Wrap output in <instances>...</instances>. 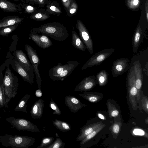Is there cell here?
<instances>
[{
  "instance_id": "74e56055",
  "label": "cell",
  "mask_w": 148,
  "mask_h": 148,
  "mask_svg": "<svg viewBox=\"0 0 148 148\" xmlns=\"http://www.w3.org/2000/svg\"><path fill=\"white\" fill-rule=\"evenodd\" d=\"M24 8L26 12L32 14L36 12L39 10L38 8L29 5H26L24 7Z\"/></svg>"
},
{
  "instance_id": "7dc6e473",
  "label": "cell",
  "mask_w": 148,
  "mask_h": 148,
  "mask_svg": "<svg viewBox=\"0 0 148 148\" xmlns=\"http://www.w3.org/2000/svg\"><path fill=\"white\" fill-rule=\"evenodd\" d=\"M35 94L36 97H40L42 96V94L41 89H38L36 90Z\"/></svg>"
},
{
  "instance_id": "ee69618b",
  "label": "cell",
  "mask_w": 148,
  "mask_h": 148,
  "mask_svg": "<svg viewBox=\"0 0 148 148\" xmlns=\"http://www.w3.org/2000/svg\"><path fill=\"white\" fill-rule=\"evenodd\" d=\"M119 111L115 109H112L110 111V113L112 117H115L118 116L119 114Z\"/></svg>"
},
{
  "instance_id": "9a60e30c",
  "label": "cell",
  "mask_w": 148,
  "mask_h": 148,
  "mask_svg": "<svg viewBox=\"0 0 148 148\" xmlns=\"http://www.w3.org/2000/svg\"><path fill=\"white\" fill-rule=\"evenodd\" d=\"M45 101L42 99L37 100L32 106L30 114L32 118L34 119L40 118L42 116Z\"/></svg>"
},
{
  "instance_id": "c3c4849f",
  "label": "cell",
  "mask_w": 148,
  "mask_h": 148,
  "mask_svg": "<svg viewBox=\"0 0 148 148\" xmlns=\"http://www.w3.org/2000/svg\"><path fill=\"white\" fill-rule=\"evenodd\" d=\"M98 116L99 118L101 119L104 120L105 119L104 116L102 114L100 113H99L98 114Z\"/></svg>"
},
{
  "instance_id": "e575fe53",
  "label": "cell",
  "mask_w": 148,
  "mask_h": 148,
  "mask_svg": "<svg viewBox=\"0 0 148 148\" xmlns=\"http://www.w3.org/2000/svg\"><path fill=\"white\" fill-rule=\"evenodd\" d=\"M49 106L53 110V114H56L60 115L61 114V112L60 108L53 101L52 97H51L50 101Z\"/></svg>"
},
{
  "instance_id": "ba28073f",
  "label": "cell",
  "mask_w": 148,
  "mask_h": 148,
  "mask_svg": "<svg viewBox=\"0 0 148 148\" xmlns=\"http://www.w3.org/2000/svg\"><path fill=\"white\" fill-rule=\"evenodd\" d=\"M80 38L91 54L94 52L93 45L90 35L83 22L78 19L76 24Z\"/></svg>"
},
{
  "instance_id": "8992f818",
  "label": "cell",
  "mask_w": 148,
  "mask_h": 148,
  "mask_svg": "<svg viewBox=\"0 0 148 148\" xmlns=\"http://www.w3.org/2000/svg\"><path fill=\"white\" fill-rule=\"evenodd\" d=\"M25 49L35 74L38 88L39 89H41L42 79L38 68V65L40 64L38 56L36 50L34 49L30 45L26 44Z\"/></svg>"
},
{
  "instance_id": "5bb4252c",
  "label": "cell",
  "mask_w": 148,
  "mask_h": 148,
  "mask_svg": "<svg viewBox=\"0 0 148 148\" xmlns=\"http://www.w3.org/2000/svg\"><path fill=\"white\" fill-rule=\"evenodd\" d=\"M16 57L21 64V65L28 73L29 75L34 78V71L30 62L28 60L26 55L20 49L16 51Z\"/></svg>"
},
{
  "instance_id": "ab89813d",
  "label": "cell",
  "mask_w": 148,
  "mask_h": 148,
  "mask_svg": "<svg viewBox=\"0 0 148 148\" xmlns=\"http://www.w3.org/2000/svg\"><path fill=\"white\" fill-rule=\"evenodd\" d=\"M142 106L143 109L147 113L148 112V99L147 97H143L141 101Z\"/></svg>"
},
{
  "instance_id": "8fae6325",
  "label": "cell",
  "mask_w": 148,
  "mask_h": 148,
  "mask_svg": "<svg viewBox=\"0 0 148 148\" xmlns=\"http://www.w3.org/2000/svg\"><path fill=\"white\" fill-rule=\"evenodd\" d=\"M133 66L135 77V84L137 89L136 97L137 101H138L140 99V92L143 78L142 67L140 63L138 60L134 63Z\"/></svg>"
},
{
  "instance_id": "836d02e7",
  "label": "cell",
  "mask_w": 148,
  "mask_h": 148,
  "mask_svg": "<svg viewBox=\"0 0 148 148\" xmlns=\"http://www.w3.org/2000/svg\"><path fill=\"white\" fill-rule=\"evenodd\" d=\"M18 24L0 28V35L3 36H7L14 30L17 27Z\"/></svg>"
},
{
  "instance_id": "cb8c5ba5",
  "label": "cell",
  "mask_w": 148,
  "mask_h": 148,
  "mask_svg": "<svg viewBox=\"0 0 148 148\" xmlns=\"http://www.w3.org/2000/svg\"><path fill=\"white\" fill-rule=\"evenodd\" d=\"M72 45L75 48L82 51H85L86 47L83 42L76 32L73 30L71 32Z\"/></svg>"
},
{
  "instance_id": "83f0119b",
  "label": "cell",
  "mask_w": 148,
  "mask_h": 148,
  "mask_svg": "<svg viewBox=\"0 0 148 148\" xmlns=\"http://www.w3.org/2000/svg\"><path fill=\"white\" fill-rule=\"evenodd\" d=\"M52 121L55 127L61 132H66L71 130V126L67 122L57 119Z\"/></svg>"
},
{
  "instance_id": "4dcf8cb0",
  "label": "cell",
  "mask_w": 148,
  "mask_h": 148,
  "mask_svg": "<svg viewBox=\"0 0 148 148\" xmlns=\"http://www.w3.org/2000/svg\"><path fill=\"white\" fill-rule=\"evenodd\" d=\"M142 0H126L125 2L127 7L133 11H137L142 4Z\"/></svg>"
},
{
  "instance_id": "f35d334b",
  "label": "cell",
  "mask_w": 148,
  "mask_h": 148,
  "mask_svg": "<svg viewBox=\"0 0 148 148\" xmlns=\"http://www.w3.org/2000/svg\"><path fill=\"white\" fill-rule=\"evenodd\" d=\"M75 0H61L62 5L66 12Z\"/></svg>"
},
{
  "instance_id": "f1b7e54d",
  "label": "cell",
  "mask_w": 148,
  "mask_h": 148,
  "mask_svg": "<svg viewBox=\"0 0 148 148\" xmlns=\"http://www.w3.org/2000/svg\"><path fill=\"white\" fill-rule=\"evenodd\" d=\"M108 75L105 70H102L97 75L96 79L99 85L103 86L106 84L107 83Z\"/></svg>"
},
{
  "instance_id": "5b68a950",
  "label": "cell",
  "mask_w": 148,
  "mask_h": 148,
  "mask_svg": "<svg viewBox=\"0 0 148 148\" xmlns=\"http://www.w3.org/2000/svg\"><path fill=\"white\" fill-rule=\"evenodd\" d=\"M128 97L129 101L134 110L138 108L136 97L137 94V89L135 84V79L133 66L131 67L129 71L127 77Z\"/></svg>"
},
{
  "instance_id": "ac0fdd59",
  "label": "cell",
  "mask_w": 148,
  "mask_h": 148,
  "mask_svg": "<svg viewBox=\"0 0 148 148\" xmlns=\"http://www.w3.org/2000/svg\"><path fill=\"white\" fill-rule=\"evenodd\" d=\"M68 61L69 64L67 66L60 75L53 79V81H56L59 80L63 81L65 78L71 74L72 72L79 64V63L76 60H71Z\"/></svg>"
},
{
  "instance_id": "7402d4cb",
  "label": "cell",
  "mask_w": 148,
  "mask_h": 148,
  "mask_svg": "<svg viewBox=\"0 0 148 148\" xmlns=\"http://www.w3.org/2000/svg\"><path fill=\"white\" fill-rule=\"evenodd\" d=\"M69 64L68 61L67 63L62 65L60 62L50 69L49 72V78L52 80L56 77L58 76L63 71L64 69Z\"/></svg>"
},
{
  "instance_id": "e0dca14e",
  "label": "cell",
  "mask_w": 148,
  "mask_h": 148,
  "mask_svg": "<svg viewBox=\"0 0 148 148\" xmlns=\"http://www.w3.org/2000/svg\"><path fill=\"white\" fill-rule=\"evenodd\" d=\"M103 124L102 122H99L92 124H87L83 126L80 129L79 134L76 138V141H80L94 130Z\"/></svg>"
},
{
  "instance_id": "1f68e13d",
  "label": "cell",
  "mask_w": 148,
  "mask_h": 148,
  "mask_svg": "<svg viewBox=\"0 0 148 148\" xmlns=\"http://www.w3.org/2000/svg\"><path fill=\"white\" fill-rule=\"evenodd\" d=\"M79 96L91 102H95L100 99V97L94 95L92 92H85L79 94Z\"/></svg>"
},
{
  "instance_id": "4316f807",
  "label": "cell",
  "mask_w": 148,
  "mask_h": 148,
  "mask_svg": "<svg viewBox=\"0 0 148 148\" xmlns=\"http://www.w3.org/2000/svg\"><path fill=\"white\" fill-rule=\"evenodd\" d=\"M50 17L49 15L46 13L45 10L41 8L36 12L32 14L30 18L37 21H41L47 19Z\"/></svg>"
},
{
  "instance_id": "9c48e42d",
  "label": "cell",
  "mask_w": 148,
  "mask_h": 148,
  "mask_svg": "<svg viewBox=\"0 0 148 148\" xmlns=\"http://www.w3.org/2000/svg\"><path fill=\"white\" fill-rule=\"evenodd\" d=\"M129 62V59L126 58H121L114 61L111 69L113 76L115 77L127 72Z\"/></svg>"
},
{
  "instance_id": "7c38bea8",
  "label": "cell",
  "mask_w": 148,
  "mask_h": 148,
  "mask_svg": "<svg viewBox=\"0 0 148 148\" xmlns=\"http://www.w3.org/2000/svg\"><path fill=\"white\" fill-rule=\"evenodd\" d=\"M97 83L96 77L91 75L85 78L76 86L74 90L76 92L86 91L92 89Z\"/></svg>"
},
{
  "instance_id": "52a82bcc",
  "label": "cell",
  "mask_w": 148,
  "mask_h": 148,
  "mask_svg": "<svg viewBox=\"0 0 148 148\" xmlns=\"http://www.w3.org/2000/svg\"><path fill=\"white\" fill-rule=\"evenodd\" d=\"M114 51V49H106L96 53L83 65L82 69H85L101 64L110 56Z\"/></svg>"
},
{
  "instance_id": "d590c367",
  "label": "cell",
  "mask_w": 148,
  "mask_h": 148,
  "mask_svg": "<svg viewBox=\"0 0 148 148\" xmlns=\"http://www.w3.org/2000/svg\"><path fill=\"white\" fill-rule=\"evenodd\" d=\"M65 143L60 138H58L47 148H64Z\"/></svg>"
},
{
  "instance_id": "8d00e7d4",
  "label": "cell",
  "mask_w": 148,
  "mask_h": 148,
  "mask_svg": "<svg viewBox=\"0 0 148 148\" xmlns=\"http://www.w3.org/2000/svg\"><path fill=\"white\" fill-rule=\"evenodd\" d=\"M78 9V5L75 0L66 12L67 15L69 16H72L75 14Z\"/></svg>"
},
{
  "instance_id": "d4e9b609",
  "label": "cell",
  "mask_w": 148,
  "mask_h": 148,
  "mask_svg": "<svg viewBox=\"0 0 148 148\" xmlns=\"http://www.w3.org/2000/svg\"><path fill=\"white\" fill-rule=\"evenodd\" d=\"M0 73V108L9 107L5 99L3 74Z\"/></svg>"
},
{
  "instance_id": "3957f363",
  "label": "cell",
  "mask_w": 148,
  "mask_h": 148,
  "mask_svg": "<svg viewBox=\"0 0 148 148\" xmlns=\"http://www.w3.org/2000/svg\"><path fill=\"white\" fill-rule=\"evenodd\" d=\"M3 84L6 101L8 104L11 99L14 97L17 94L18 87L17 77L14 75L8 68L5 71Z\"/></svg>"
},
{
  "instance_id": "7a4b0ae2",
  "label": "cell",
  "mask_w": 148,
  "mask_h": 148,
  "mask_svg": "<svg viewBox=\"0 0 148 148\" xmlns=\"http://www.w3.org/2000/svg\"><path fill=\"white\" fill-rule=\"evenodd\" d=\"M36 138L31 137L6 134L0 136V142L5 147L28 148L33 145Z\"/></svg>"
},
{
  "instance_id": "2e32d148",
  "label": "cell",
  "mask_w": 148,
  "mask_h": 148,
  "mask_svg": "<svg viewBox=\"0 0 148 148\" xmlns=\"http://www.w3.org/2000/svg\"><path fill=\"white\" fill-rule=\"evenodd\" d=\"M144 30H143L140 25H138L136 28L132 38V50L136 53L141 43L144 35Z\"/></svg>"
},
{
  "instance_id": "bcb514c9",
  "label": "cell",
  "mask_w": 148,
  "mask_h": 148,
  "mask_svg": "<svg viewBox=\"0 0 148 148\" xmlns=\"http://www.w3.org/2000/svg\"><path fill=\"white\" fill-rule=\"evenodd\" d=\"M145 10L146 13V17L147 21H148V0H146L145 3Z\"/></svg>"
},
{
  "instance_id": "f6af8a7d",
  "label": "cell",
  "mask_w": 148,
  "mask_h": 148,
  "mask_svg": "<svg viewBox=\"0 0 148 148\" xmlns=\"http://www.w3.org/2000/svg\"><path fill=\"white\" fill-rule=\"evenodd\" d=\"M26 3L32 5H38V0H24Z\"/></svg>"
},
{
  "instance_id": "6da1fadb",
  "label": "cell",
  "mask_w": 148,
  "mask_h": 148,
  "mask_svg": "<svg viewBox=\"0 0 148 148\" xmlns=\"http://www.w3.org/2000/svg\"><path fill=\"white\" fill-rule=\"evenodd\" d=\"M31 30L49 36L59 41L66 40L69 35L66 28L62 23L58 22L47 23Z\"/></svg>"
},
{
  "instance_id": "484cf974",
  "label": "cell",
  "mask_w": 148,
  "mask_h": 148,
  "mask_svg": "<svg viewBox=\"0 0 148 148\" xmlns=\"http://www.w3.org/2000/svg\"><path fill=\"white\" fill-rule=\"evenodd\" d=\"M30 97V95L28 94L25 95L16 106L14 110L16 112H21L27 113V103Z\"/></svg>"
},
{
  "instance_id": "ffe728a7",
  "label": "cell",
  "mask_w": 148,
  "mask_h": 148,
  "mask_svg": "<svg viewBox=\"0 0 148 148\" xmlns=\"http://www.w3.org/2000/svg\"><path fill=\"white\" fill-rule=\"evenodd\" d=\"M21 4H16L7 0H0V8L5 11L21 12Z\"/></svg>"
},
{
  "instance_id": "277c9868",
  "label": "cell",
  "mask_w": 148,
  "mask_h": 148,
  "mask_svg": "<svg viewBox=\"0 0 148 148\" xmlns=\"http://www.w3.org/2000/svg\"><path fill=\"white\" fill-rule=\"evenodd\" d=\"M5 121L19 131H27L33 132H40L36 125L23 119L10 116L6 118Z\"/></svg>"
},
{
  "instance_id": "603a6c76",
  "label": "cell",
  "mask_w": 148,
  "mask_h": 148,
  "mask_svg": "<svg viewBox=\"0 0 148 148\" xmlns=\"http://www.w3.org/2000/svg\"><path fill=\"white\" fill-rule=\"evenodd\" d=\"M15 66L16 71L22 77L23 79L31 84L34 82V78L31 76L28 72L16 60Z\"/></svg>"
},
{
  "instance_id": "60d3db41",
  "label": "cell",
  "mask_w": 148,
  "mask_h": 148,
  "mask_svg": "<svg viewBox=\"0 0 148 148\" xmlns=\"http://www.w3.org/2000/svg\"><path fill=\"white\" fill-rule=\"evenodd\" d=\"M133 134L136 135L143 136L145 134V132L142 130L139 129H135L133 131Z\"/></svg>"
},
{
  "instance_id": "f546056e",
  "label": "cell",
  "mask_w": 148,
  "mask_h": 148,
  "mask_svg": "<svg viewBox=\"0 0 148 148\" xmlns=\"http://www.w3.org/2000/svg\"><path fill=\"white\" fill-rule=\"evenodd\" d=\"M105 125L103 124L101 126L94 130L83 139L81 140L80 143V148H82L84 145L94 137L98 132L100 131Z\"/></svg>"
},
{
  "instance_id": "d6a6232c",
  "label": "cell",
  "mask_w": 148,
  "mask_h": 148,
  "mask_svg": "<svg viewBox=\"0 0 148 148\" xmlns=\"http://www.w3.org/2000/svg\"><path fill=\"white\" fill-rule=\"evenodd\" d=\"M54 138L52 136H47L43 138L40 144L37 148H47L50 145L54 140Z\"/></svg>"
},
{
  "instance_id": "4fadbf2b",
  "label": "cell",
  "mask_w": 148,
  "mask_h": 148,
  "mask_svg": "<svg viewBox=\"0 0 148 148\" xmlns=\"http://www.w3.org/2000/svg\"><path fill=\"white\" fill-rule=\"evenodd\" d=\"M64 103L70 110L74 113H77L80 109L86 106L76 97L70 95L65 97Z\"/></svg>"
},
{
  "instance_id": "b9f144b4",
  "label": "cell",
  "mask_w": 148,
  "mask_h": 148,
  "mask_svg": "<svg viewBox=\"0 0 148 148\" xmlns=\"http://www.w3.org/2000/svg\"><path fill=\"white\" fill-rule=\"evenodd\" d=\"M120 128L119 125L118 123H115L112 126V131L114 134H117L119 131Z\"/></svg>"
},
{
  "instance_id": "d6986e66",
  "label": "cell",
  "mask_w": 148,
  "mask_h": 148,
  "mask_svg": "<svg viewBox=\"0 0 148 148\" xmlns=\"http://www.w3.org/2000/svg\"><path fill=\"white\" fill-rule=\"evenodd\" d=\"M46 7L45 12L49 15L53 14L59 16L62 13L61 8L56 1L49 0Z\"/></svg>"
},
{
  "instance_id": "44dd1931",
  "label": "cell",
  "mask_w": 148,
  "mask_h": 148,
  "mask_svg": "<svg viewBox=\"0 0 148 148\" xmlns=\"http://www.w3.org/2000/svg\"><path fill=\"white\" fill-rule=\"evenodd\" d=\"M23 19V18L16 16L5 17L0 19V28L21 23Z\"/></svg>"
},
{
  "instance_id": "30bf717a",
  "label": "cell",
  "mask_w": 148,
  "mask_h": 148,
  "mask_svg": "<svg viewBox=\"0 0 148 148\" xmlns=\"http://www.w3.org/2000/svg\"><path fill=\"white\" fill-rule=\"evenodd\" d=\"M29 36L37 45L41 48H47L53 45L50 39L45 35H39L37 32L31 30Z\"/></svg>"
},
{
  "instance_id": "681fc988",
  "label": "cell",
  "mask_w": 148,
  "mask_h": 148,
  "mask_svg": "<svg viewBox=\"0 0 148 148\" xmlns=\"http://www.w3.org/2000/svg\"><path fill=\"white\" fill-rule=\"evenodd\" d=\"M0 49H1V47H0Z\"/></svg>"
},
{
  "instance_id": "7bdbcfd3",
  "label": "cell",
  "mask_w": 148,
  "mask_h": 148,
  "mask_svg": "<svg viewBox=\"0 0 148 148\" xmlns=\"http://www.w3.org/2000/svg\"><path fill=\"white\" fill-rule=\"evenodd\" d=\"M49 0H38V5L39 7L42 8L46 5Z\"/></svg>"
}]
</instances>
